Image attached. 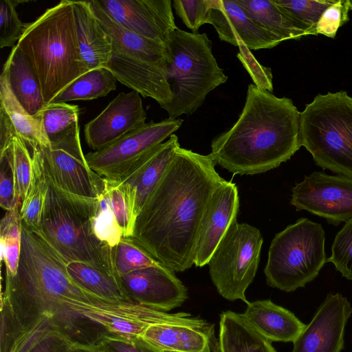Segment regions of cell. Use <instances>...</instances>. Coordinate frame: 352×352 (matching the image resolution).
I'll return each instance as SVG.
<instances>
[{"label":"cell","instance_id":"38","mask_svg":"<svg viewBox=\"0 0 352 352\" xmlns=\"http://www.w3.org/2000/svg\"><path fill=\"white\" fill-rule=\"evenodd\" d=\"M21 1L1 0L0 1V47H14L22 36L27 23L19 18L16 7Z\"/></svg>","mask_w":352,"mask_h":352},{"label":"cell","instance_id":"16","mask_svg":"<svg viewBox=\"0 0 352 352\" xmlns=\"http://www.w3.org/2000/svg\"><path fill=\"white\" fill-rule=\"evenodd\" d=\"M239 196L234 183L223 181L212 192L204 210L198 233L194 265L208 264L230 226L236 221Z\"/></svg>","mask_w":352,"mask_h":352},{"label":"cell","instance_id":"11","mask_svg":"<svg viewBox=\"0 0 352 352\" xmlns=\"http://www.w3.org/2000/svg\"><path fill=\"white\" fill-rule=\"evenodd\" d=\"M291 204L334 226L352 219V178L313 172L292 188Z\"/></svg>","mask_w":352,"mask_h":352},{"label":"cell","instance_id":"4","mask_svg":"<svg viewBox=\"0 0 352 352\" xmlns=\"http://www.w3.org/2000/svg\"><path fill=\"white\" fill-rule=\"evenodd\" d=\"M47 178L46 199L39 228L34 231L67 265L84 263L118 276L113 248L98 239L92 230L90 218L98 198L65 195Z\"/></svg>","mask_w":352,"mask_h":352},{"label":"cell","instance_id":"39","mask_svg":"<svg viewBox=\"0 0 352 352\" xmlns=\"http://www.w3.org/2000/svg\"><path fill=\"white\" fill-rule=\"evenodd\" d=\"M327 261L331 262L342 276L352 280V219L336 234Z\"/></svg>","mask_w":352,"mask_h":352},{"label":"cell","instance_id":"25","mask_svg":"<svg viewBox=\"0 0 352 352\" xmlns=\"http://www.w3.org/2000/svg\"><path fill=\"white\" fill-rule=\"evenodd\" d=\"M219 349L220 352H277L242 314L232 311L220 315Z\"/></svg>","mask_w":352,"mask_h":352},{"label":"cell","instance_id":"31","mask_svg":"<svg viewBox=\"0 0 352 352\" xmlns=\"http://www.w3.org/2000/svg\"><path fill=\"white\" fill-rule=\"evenodd\" d=\"M21 206V202L16 201L1 221V256L5 263L7 276H14L19 267L23 226Z\"/></svg>","mask_w":352,"mask_h":352},{"label":"cell","instance_id":"7","mask_svg":"<svg viewBox=\"0 0 352 352\" xmlns=\"http://www.w3.org/2000/svg\"><path fill=\"white\" fill-rule=\"evenodd\" d=\"M325 233L319 223L301 218L272 239L264 269L267 284L291 292L314 280L327 261Z\"/></svg>","mask_w":352,"mask_h":352},{"label":"cell","instance_id":"5","mask_svg":"<svg viewBox=\"0 0 352 352\" xmlns=\"http://www.w3.org/2000/svg\"><path fill=\"white\" fill-rule=\"evenodd\" d=\"M164 70L173 99L165 109L170 118L191 115L207 95L225 83L228 76L212 54V43L206 33H190L177 28L164 41Z\"/></svg>","mask_w":352,"mask_h":352},{"label":"cell","instance_id":"37","mask_svg":"<svg viewBox=\"0 0 352 352\" xmlns=\"http://www.w3.org/2000/svg\"><path fill=\"white\" fill-rule=\"evenodd\" d=\"M105 182L111 208L123 236L131 237L136 219L132 202L120 182L107 180Z\"/></svg>","mask_w":352,"mask_h":352},{"label":"cell","instance_id":"28","mask_svg":"<svg viewBox=\"0 0 352 352\" xmlns=\"http://www.w3.org/2000/svg\"><path fill=\"white\" fill-rule=\"evenodd\" d=\"M32 174L30 186L21 202L23 224L33 230L39 228L48 189L44 160L40 147L32 150Z\"/></svg>","mask_w":352,"mask_h":352},{"label":"cell","instance_id":"26","mask_svg":"<svg viewBox=\"0 0 352 352\" xmlns=\"http://www.w3.org/2000/svg\"><path fill=\"white\" fill-rule=\"evenodd\" d=\"M0 111L6 115L16 135L32 150L50 146L41 120L31 116L17 100L3 71L0 76Z\"/></svg>","mask_w":352,"mask_h":352},{"label":"cell","instance_id":"13","mask_svg":"<svg viewBox=\"0 0 352 352\" xmlns=\"http://www.w3.org/2000/svg\"><path fill=\"white\" fill-rule=\"evenodd\" d=\"M102 10L129 30L164 42L177 28L171 0H96Z\"/></svg>","mask_w":352,"mask_h":352},{"label":"cell","instance_id":"36","mask_svg":"<svg viewBox=\"0 0 352 352\" xmlns=\"http://www.w3.org/2000/svg\"><path fill=\"white\" fill-rule=\"evenodd\" d=\"M113 263L118 277L160 263L131 237H122L113 248Z\"/></svg>","mask_w":352,"mask_h":352},{"label":"cell","instance_id":"20","mask_svg":"<svg viewBox=\"0 0 352 352\" xmlns=\"http://www.w3.org/2000/svg\"><path fill=\"white\" fill-rule=\"evenodd\" d=\"M242 315L258 333L270 342H293L306 325L292 312L270 300L249 302Z\"/></svg>","mask_w":352,"mask_h":352},{"label":"cell","instance_id":"10","mask_svg":"<svg viewBox=\"0 0 352 352\" xmlns=\"http://www.w3.org/2000/svg\"><path fill=\"white\" fill-rule=\"evenodd\" d=\"M79 132L78 126L49 147H40L46 175L63 193L98 198L104 190L105 179L88 166Z\"/></svg>","mask_w":352,"mask_h":352},{"label":"cell","instance_id":"1","mask_svg":"<svg viewBox=\"0 0 352 352\" xmlns=\"http://www.w3.org/2000/svg\"><path fill=\"white\" fill-rule=\"evenodd\" d=\"M215 165L209 154L179 147L137 216L131 238L175 272L194 265L204 210L225 180Z\"/></svg>","mask_w":352,"mask_h":352},{"label":"cell","instance_id":"23","mask_svg":"<svg viewBox=\"0 0 352 352\" xmlns=\"http://www.w3.org/2000/svg\"><path fill=\"white\" fill-rule=\"evenodd\" d=\"M80 56L88 71L106 67L113 47L109 36L98 23L88 1H73Z\"/></svg>","mask_w":352,"mask_h":352},{"label":"cell","instance_id":"35","mask_svg":"<svg viewBox=\"0 0 352 352\" xmlns=\"http://www.w3.org/2000/svg\"><path fill=\"white\" fill-rule=\"evenodd\" d=\"M90 221L96 237L112 248L123 237L111 208L106 182L104 190L98 197L96 208Z\"/></svg>","mask_w":352,"mask_h":352},{"label":"cell","instance_id":"33","mask_svg":"<svg viewBox=\"0 0 352 352\" xmlns=\"http://www.w3.org/2000/svg\"><path fill=\"white\" fill-rule=\"evenodd\" d=\"M0 157L8 162L14 177L15 200L23 201L30 186L32 174V156L27 144L19 136H14Z\"/></svg>","mask_w":352,"mask_h":352},{"label":"cell","instance_id":"9","mask_svg":"<svg viewBox=\"0 0 352 352\" xmlns=\"http://www.w3.org/2000/svg\"><path fill=\"white\" fill-rule=\"evenodd\" d=\"M182 118L150 122L108 146L85 155L89 168L109 182H118L151 148L163 143L179 129Z\"/></svg>","mask_w":352,"mask_h":352},{"label":"cell","instance_id":"40","mask_svg":"<svg viewBox=\"0 0 352 352\" xmlns=\"http://www.w3.org/2000/svg\"><path fill=\"white\" fill-rule=\"evenodd\" d=\"M173 5L177 15L192 33H197L207 23L210 0H174Z\"/></svg>","mask_w":352,"mask_h":352},{"label":"cell","instance_id":"3","mask_svg":"<svg viewBox=\"0 0 352 352\" xmlns=\"http://www.w3.org/2000/svg\"><path fill=\"white\" fill-rule=\"evenodd\" d=\"M16 45L30 63L47 104L88 72L80 56L73 1L63 0L27 23Z\"/></svg>","mask_w":352,"mask_h":352},{"label":"cell","instance_id":"29","mask_svg":"<svg viewBox=\"0 0 352 352\" xmlns=\"http://www.w3.org/2000/svg\"><path fill=\"white\" fill-rule=\"evenodd\" d=\"M67 270L78 285L98 296L111 300L133 301L117 276L80 262L68 263Z\"/></svg>","mask_w":352,"mask_h":352},{"label":"cell","instance_id":"42","mask_svg":"<svg viewBox=\"0 0 352 352\" xmlns=\"http://www.w3.org/2000/svg\"><path fill=\"white\" fill-rule=\"evenodd\" d=\"M239 48L237 57L248 72L254 85L261 89L272 92L273 85L271 69L261 65L245 45H240Z\"/></svg>","mask_w":352,"mask_h":352},{"label":"cell","instance_id":"27","mask_svg":"<svg viewBox=\"0 0 352 352\" xmlns=\"http://www.w3.org/2000/svg\"><path fill=\"white\" fill-rule=\"evenodd\" d=\"M247 14L258 26L283 41L298 40L307 33L295 25L273 0H236Z\"/></svg>","mask_w":352,"mask_h":352},{"label":"cell","instance_id":"17","mask_svg":"<svg viewBox=\"0 0 352 352\" xmlns=\"http://www.w3.org/2000/svg\"><path fill=\"white\" fill-rule=\"evenodd\" d=\"M207 23L213 25L221 41L234 46L258 50L280 43L251 19L236 0H210Z\"/></svg>","mask_w":352,"mask_h":352},{"label":"cell","instance_id":"47","mask_svg":"<svg viewBox=\"0 0 352 352\" xmlns=\"http://www.w3.org/2000/svg\"><path fill=\"white\" fill-rule=\"evenodd\" d=\"M350 10H352V0H349Z\"/></svg>","mask_w":352,"mask_h":352},{"label":"cell","instance_id":"19","mask_svg":"<svg viewBox=\"0 0 352 352\" xmlns=\"http://www.w3.org/2000/svg\"><path fill=\"white\" fill-rule=\"evenodd\" d=\"M179 147L178 138L173 134L141 157L118 182L132 202L135 219Z\"/></svg>","mask_w":352,"mask_h":352},{"label":"cell","instance_id":"46","mask_svg":"<svg viewBox=\"0 0 352 352\" xmlns=\"http://www.w3.org/2000/svg\"><path fill=\"white\" fill-rule=\"evenodd\" d=\"M68 352H108L100 345L92 346H72Z\"/></svg>","mask_w":352,"mask_h":352},{"label":"cell","instance_id":"32","mask_svg":"<svg viewBox=\"0 0 352 352\" xmlns=\"http://www.w3.org/2000/svg\"><path fill=\"white\" fill-rule=\"evenodd\" d=\"M78 106L66 102L47 104L36 116L50 142H56L78 126Z\"/></svg>","mask_w":352,"mask_h":352},{"label":"cell","instance_id":"8","mask_svg":"<svg viewBox=\"0 0 352 352\" xmlns=\"http://www.w3.org/2000/svg\"><path fill=\"white\" fill-rule=\"evenodd\" d=\"M263 242L256 228L236 221L230 226L207 264L210 278L223 298L250 302L245 292L256 276Z\"/></svg>","mask_w":352,"mask_h":352},{"label":"cell","instance_id":"45","mask_svg":"<svg viewBox=\"0 0 352 352\" xmlns=\"http://www.w3.org/2000/svg\"><path fill=\"white\" fill-rule=\"evenodd\" d=\"M72 347L63 338L53 336L44 339L28 352H68Z\"/></svg>","mask_w":352,"mask_h":352},{"label":"cell","instance_id":"43","mask_svg":"<svg viewBox=\"0 0 352 352\" xmlns=\"http://www.w3.org/2000/svg\"><path fill=\"white\" fill-rule=\"evenodd\" d=\"M108 352H162L140 338H124L116 335L104 337L99 344Z\"/></svg>","mask_w":352,"mask_h":352},{"label":"cell","instance_id":"41","mask_svg":"<svg viewBox=\"0 0 352 352\" xmlns=\"http://www.w3.org/2000/svg\"><path fill=\"white\" fill-rule=\"evenodd\" d=\"M349 0H338L322 14L316 26V34L333 38L339 28L349 21Z\"/></svg>","mask_w":352,"mask_h":352},{"label":"cell","instance_id":"22","mask_svg":"<svg viewBox=\"0 0 352 352\" xmlns=\"http://www.w3.org/2000/svg\"><path fill=\"white\" fill-rule=\"evenodd\" d=\"M211 331L210 325L155 324L140 338L162 352H212Z\"/></svg>","mask_w":352,"mask_h":352},{"label":"cell","instance_id":"44","mask_svg":"<svg viewBox=\"0 0 352 352\" xmlns=\"http://www.w3.org/2000/svg\"><path fill=\"white\" fill-rule=\"evenodd\" d=\"M0 206L8 211L19 200H15L14 198V177L8 162L5 157H0Z\"/></svg>","mask_w":352,"mask_h":352},{"label":"cell","instance_id":"6","mask_svg":"<svg viewBox=\"0 0 352 352\" xmlns=\"http://www.w3.org/2000/svg\"><path fill=\"white\" fill-rule=\"evenodd\" d=\"M299 143L322 168L352 178V97L329 92L307 104L300 114Z\"/></svg>","mask_w":352,"mask_h":352},{"label":"cell","instance_id":"2","mask_svg":"<svg viewBox=\"0 0 352 352\" xmlns=\"http://www.w3.org/2000/svg\"><path fill=\"white\" fill-rule=\"evenodd\" d=\"M300 114L290 98L276 97L250 84L238 120L212 140L209 155L234 175L276 168L300 147Z\"/></svg>","mask_w":352,"mask_h":352},{"label":"cell","instance_id":"21","mask_svg":"<svg viewBox=\"0 0 352 352\" xmlns=\"http://www.w3.org/2000/svg\"><path fill=\"white\" fill-rule=\"evenodd\" d=\"M88 2L98 23L110 38L113 48L164 69L166 63L164 42L144 37L124 28L109 16L96 0Z\"/></svg>","mask_w":352,"mask_h":352},{"label":"cell","instance_id":"12","mask_svg":"<svg viewBox=\"0 0 352 352\" xmlns=\"http://www.w3.org/2000/svg\"><path fill=\"white\" fill-rule=\"evenodd\" d=\"M352 307L342 294H328L308 324L293 342L292 352H341Z\"/></svg>","mask_w":352,"mask_h":352},{"label":"cell","instance_id":"15","mask_svg":"<svg viewBox=\"0 0 352 352\" xmlns=\"http://www.w3.org/2000/svg\"><path fill=\"white\" fill-rule=\"evenodd\" d=\"M120 279L135 302L167 311L181 306L188 291L175 272L159 264L124 274Z\"/></svg>","mask_w":352,"mask_h":352},{"label":"cell","instance_id":"34","mask_svg":"<svg viewBox=\"0 0 352 352\" xmlns=\"http://www.w3.org/2000/svg\"><path fill=\"white\" fill-rule=\"evenodd\" d=\"M287 17L308 35H316V26L323 12L336 0H273Z\"/></svg>","mask_w":352,"mask_h":352},{"label":"cell","instance_id":"14","mask_svg":"<svg viewBox=\"0 0 352 352\" xmlns=\"http://www.w3.org/2000/svg\"><path fill=\"white\" fill-rule=\"evenodd\" d=\"M146 113L140 94L120 92L104 109L85 126L87 144L100 150L146 124Z\"/></svg>","mask_w":352,"mask_h":352},{"label":"cell","instance_id":"18","mask_svg":"<svg viewBox=\"0 0 352 352\" xmlns=\"http://www.w3.org/2000/svg\"><path fill=\"white\" fill-rule=\"evenodd\" d=\"M121 84L144 98H151L164 109L173 95L164 70L154 63L123 53L113 48L105 67Z\"/></svg>","mask_w":352,"mask_h":352},{"label":"cell","instance_id":"24","mask_svg":"<svg viewBox=\"0 0 352 352\" xmlns=\"http://www.w3.org/2000/svg\"><path fill=\"white\" fill-rule=\"evenodd\" d=\"M2 71L17 100L31 116L36 117L47 104L30 63L16 45L12 47Z\"/></svg>","mask_w":352,"mask_h":352},{"label":"cell","instance_id":"30","mask_svg":"<svg viewBox=\"0 0 352 352\" xmlns=\"http://www.w3.org/2000/svg\"><path fill=\"white\" fill-rule=\"evenodd\" d=\"M116 82L113 74L105 67L89 70L70 83L52 102L90 100L104 97L116 89Z\"/></svg>","mask_w":352,"mask_h":352}]
</instances>
